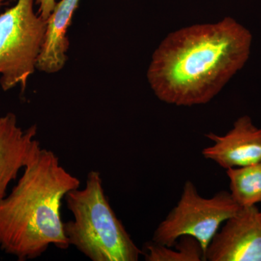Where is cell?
<instances>
[{
	"label": "cell",
	"instance_id": "1",
	"mask_svg": "<svg viewBox=\"0 0 261 261\" xmlns=\"http://www.w3.org/2000/svg\"><path fill=\"white\" fill-rule=\"evenodd\" d=\"M252 39L250 31L229 17L171 33L152 56L151 88L168 104L210 102L246 63Z\"/></svg>",
	"mask_w": 261,
	"mask_h": 261
},
{
	"label": "cell",
	"instance_id": "2",
	"mask_svg": "<svg viewBox=\"0 0 261 261\" xmlns=\"http://www.w3.org/2000/svg\"><path fill=\"white\" fill-rule=\"evenodd\" d=\"M9 195L0 202V249L18 260L42 256L49 247H70L61 217L62 200L80 181L54 152L38 144Z\"/></svg>",
	"mask_w": 261,
	"mask_h": 261
},
{
	"label": "cell",
	"instance_id": "3",
	"mask_svg": "<svg viewBox=\"0 0 261 261\" xmlns=\"http://www.w3.org/2000/svg\"><path fill=\"white\" fill-rule=\"evenodd\" d=\"M65 200L73 215L64 222L70 246L92 261H137L143 255L108 202L99 171H91L85 186Z\"/></svg>",
	"mask_w": 261,
	"mask_h": 261
},
{
	"label": "cell",
	"instance_id": "4",
	"mask_svg": "<svg viewBox=\"0 0 261 261\" xmlns=\"http://www.w3.org/2000/svg\"><path fill=\"white\" fill-rule=\"evenodd\" d=\"M34 0H18L0 14V86L3 91L20 86L21 92L34 73L47 21L34 13Z\"/></svg>",
	"mask_w": 261,
	"mask_h": 261
},
{
	"label": "cell",
	"instance_id": "5",
	"mask_svg": "<svg viewBox=\"0 0 261 261\" xmlns=\"http://www.w3.org/2000/svg\"><path fill=\"white\" fill-rule=\"evenodd\" d=\"M240 208L230 192L221 191L211 198H205L192 181H187L177 205L156 228L152 242L173 247L181 237L192 236L200 242L205 255L221 225Z\"/></svg>",
	"mask_w": 261,
	"mask_h": 261
},
{
	"label": "cell",
	"instance_id": "6",
	"mask_svg": "<svg viewBox=\"0 0 261 261\" xmlns=\"http://www.w3.org/2000/svg\"><path fill=\"white\" fill-rule=\"evenodd\" d=\"M205 260L261 261V216L256 205L241 207L225 221L206 250Z\"/></svg>",
	"mask_w": 261,
	"mask_h": 261
},
{
	"label": "cell",
	"instance_id": "7",
	"mask_svg": "<svg viewBox=\"0 0 261 261\" xmlns=\"http://www.w3.org/2000/svg\"><path fill=\"white\" fill-rule=\"evenodd\" d=\"M206 137L214 144L202 149V155L226 170L261 162V128L250 116L239 118L224 136L210 133Z\"/></svg>",
	"mask_w": 261,
	"mask_h": 261
},
{
	"label": "cell",
	"instance_id": "8",
	"mask_svg": "<svg viewBox=\"0 0 261 261\" xmlns=\"http://www.w3.org/2000/svg\"><path fill=\"white\" fill-rule=\"evenodd\" d=\"M36 125L23 130L14 113L0 118V202L7 195L12 181L23 169L34 147L40 143L36 139Z\"/></svg>",
	"mask_w": 261,
	"mask_h": 261
},
{
	"label": "cell",
	"instance_id": "9",
	"mask_svg": "<svg viewBox=\"0 0 261 261\" xmlns=\"http://www.w3.org/2000/svg\"><path fill=\"white\" fill-rule=\"evenodd\" d=\"M80 0H61L57 3L48 18L45 37L37 65V69L55 73L63 69L69 48L67 32L78 8Z\"/></svg>",
	"mask_w": 261,
	"mask_h": 261
},
{
	"label": "cell",
	"instance_id": "10",
	"mask_svg": "<svg viewBox=\"0 0 261 261\" xmlns=\"http://www.w3.org/2000/svg\"><path fill=\"white\" fill-rule=\"evenodd\" d=\"M230 194L241 207L261 203V162L226 169Z\"/></svg>",
	"mask_w": 261,
	"mask_h": 261
},
{
	"label": "cell",
	"instance_id": "11",
	"mask_svg": "<svg viewBox=\"0 0 261 261\" xmlns=\"http://www.w3.org/2000/svg\"><path fill=\"white\" fill-rule=\"evenodd\" d=\"M166 247L153 242L145 244V255L147 261H201L205 260V252L197 239L182 236L173 246Z\"/></svg>",
	"mask_w": 261,
	"mask_h": 261
},
{
	"label": "cell",
	"instance_id": "12",
	"mask_svg": "<svg viewBox=\"0 0 261 261\" xmlns=\"http://www.w3.org/2000/svg\"><path fill=\"white\" fill-rule=\"evenodd\" d=\"M56 4V0H36V5H39L38 14L44 20H47Z\"/></svg>",
	"mask_w": 261,
	"mask_h": 261
},
{
	"label": "cell",
	"instance_id": "13",
	"mask_svg": "<svg viewBox=\"0 0 261 261\" xmlns=\"http://www.w3.org/2000/svg\"><path fill=\"white\" fill-rule=\"evenodd\" d=\"M9 1H10V0H0V8L4 6V5L8 4Z\"/></svg>",
	"mask_w": 261,
	"mask_h": 261
},
{
	"label": "cell",
	"instance_id": "14",
	"mask_svg": "<svg viewBox=\"0 0 261 261\" xmlns=\"http://www.w3.org/2000/svg\"><path fill=\"white\" fill-rule=\"evenodd\" d=\"M260 216H261V211H260Z\"/></svg>",
	"mask_w": 261,
	"mask_h": 261
}]
</instances>
